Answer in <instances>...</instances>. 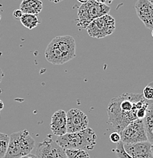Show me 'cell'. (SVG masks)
I'll list each match as a JSON object with an SVG mask.
<instances>
[{
    "mask_svg": "<svg viewBox=\"0 0 153 158\" xmlns=\"http://www.w3.org/2000/svg\"><path fill=\"white\" fill-rule=\"evenodd\" d=\"M50 130L54 135L58 137L66 134V113L64 110H60L53 114L50 122Z\"/></svg>",
    "mask_w": 153,
    "mask_h": 158,
    "instance_id": "7c38bea8",
    "label": "cell"
},
{
    "mask_svg": "<svg viewBox=\"0 0 153 158\" xmlns=\"http://www.w3.org/2000/svg\"><path fill=\"white\" fill-rule=\"evenodd\" d=\"M135 9L139 19L148 29L153 30V6L148 0H138Z\"/></svg>",
    "mask_w": 153,
    "mask_h": 158,
    "instance_id": "30bf717a",
    "label": "cell"
},
{
    "mask_svg": "<svg viewBox=\"0 0 153 158\" xmlns=\"http://www.w3.org/2000/svg\"><path fill=\"white\" fill-rule=\"evenodd\" d=\"M67 133H75L88 127L87 115L79 109H71L66 113Z\"/></svg>",
    "mask_w": 153,
    "mask_h": 158,
    "instance_id": "ba28073f",
    "label": "cell"
},
{
    "mask_svg": "<svg viewBox=\"0 0 153 158\" xmlns=\"http://www.w3.org/2000/svg\"><path fill=\"white\" fill-rule=\"evenodd\" d=\"M152 37H153V30L152 31Z\"/></svg>",
    "mask_w": 153,
    "mask_h": 158,
    "instance_id": "f546056e",
    "label": "cell"
},
{
    "mask_svg": "<svg viewBox=\"0 0 153 158\" xmlns=\"http://www.w3.org/2000/svg\"><path fill=\"white\" fill-rule=\"evenodd\" d=\"M1 93H2V89H0V94H1Z\"/></svg>",
    "mask_w": 153,
    "mask_h": 158,
    "instance_id": "4dcf8cb0",
    "label": "cell"
},
{
    "mask_svg": "<svg viewBox=\"0 0 153 158\" xmlns=\"http://www.w3.org/2000/svg\"><path fill=\"white\" fill-rule=\"evenodd\" d=\"M20 21L23 26L29 30L35 28L40 23V21L38 19L37 15L31 14H23L20 19Z\"/></svg>",
    "mask_w": 153,
    "mask_h": 158,
    "instance_id": "9a60e30c",
    "label": "cell"
},
{
    "mask_svg": "<svg viewBox=\"0 0 153 158\" xmlns=\"http://www.w3.org/2000/svg\"><path fill=\"white\" fill-rule=\"evenodd\" d=\"M65 153L68 158H90L89 154L85 150L67 149Z\"/></svg>",
    "mask_w": 153,
    "mask_h": 158,
    "instance_id": "2e32d148",
    "label": "cell"
},
{
    "mask_svg": "<svg viewBox=\"0 0 153 158\" xmlns=\"http://www.w3.org/2000/svg\"><path fill=\"white\" fill-rule=\"evenodd\" d=\"M111 8L107 5L98 2L95 0H89L82 4L78 10L77 26L86 29L88 26L96 19L108 15Z\"/></svg>",
    "mask_w": 153,
    "mask_h": 158,
    "instance_id": "277c9868",
    "label": "cell"
},
{
    "mask_svg": "<svg viewBox=\"0 0 153 158\" xmlns=\"http://www.w3.org/2000/svg\"><path fill=\"white\" fill-rule=\"evenodd\" d=\"M43 9V2L40 0H22L20 10L23 14H31L37 15Z\"/></svg>",
    "mask_w": 153,
    "mask_h": 158,
    "instance_id": "4fadbf2b",
    "label": "cell"
},
{
    "mask_svg": "<svg viewBox=\"0 0 153 158\" xmlns=\"http://www.w3.org/2000/svg\"><path fill=\"white\" fill-rule=\"evenodd\" d=\"M110 139H111V141L113 143H117V144L118 142L121 141V135H120V133L117 132V131L111 133V135H110Z\"/></svg>",
    "mask_w": 153,
    "mask_h": 158,
    "instance_id": "ffe728a7",
    "label": "cell"
},
{
    "mask_svg": "<svg viewBox=\"0 0 153 158\" xmlns=\"http://www.w3.org/2000/svg\"><path fill=\"white\" fill-rule=\"evenodd\" d=\"M50 42H52L62 52L67 62L73 59L76 56V44L75 39L71 36H58L53 39Z\"/></svg>",
    "mask_w": 153,
    "mask_h": 158,
    "instance_id": "9c48e42d",
    "label": "cell"
},
{
    "mask_svg": "<svg viewBox=\"0 0 153 158\" xmlns=\"http://www.w3.org/2000/svg\"><path fill=\"white\" fill-rule=\"evenodd\" d=\"M0 20H1V15H0Z\"/></svg>",
    "mask_w": 153,
    "mask_h": 158,
    "instance_id": "1f68e13d",
    "label": "cell"
},
{
    "mask_svg": "<svg viewBox=\"0 0 153 158\" xmlns=\"http://www.w3.org/2000/svg\"><path fill=\"white\" fill-rule=\"evenodd\" d=\"M4 76H5V75H4V73H3L2 70L0 69V82L2 81V79H3V78H4Z\"/></svg>",
    "mask_w": 153,
    "mask_h": 158,
    "instance_id": "cb8c5ba5",
    "label": "cell"
},
{
    "mask_svg": "<svg viewBox=\"0 0 153 158\" xmlns=\"http://www.w3.org/2000/svg\"><path fill=\"white\" fill-rule=\"evenodd\" d=\"M148 1H149V2H150V3H151V4H152V6H153V0H148Z\"/></svg>",
    "mask_w": 153,
    "mask_h": 158,
    "instance_id": "f1b7e54d",
    "label": "cell"
},
{
    "mask_svg": "<svg viewBox=\"0 0 153 158\" xmlns=\"http://www.w3.org/2000/svg\"><path fill=\"white\" fill-rule=\"evenodd\" d=\"M49 1H50V2H53V3H59V2H60L63 1V0H49Z\"/></svg>",
    "mask_w": 153,
    "mask_h": 158,
    "instance_id": "4316f807",
    "label": "cell"
},
{
    "mask_svg": "<svg viewBox=\"0 0 153 158\" xmlns=\"http://www.w3.org/2000/svg\"><path fill=\"white\" fill-rule=\"evenodd\" d=\"M20 158H37V157L36 154H28V155H25V156H24V157H21Z\"/></svg>",
    "mask_w": 153,
    "mask_h": 158,
    "instance_id": "603a6c76",
    "label": "cell"
},
{
    "mask_svg": "<svg viewBox=\"0 0 153 158\" xmlns=\"http://www.w3.org/2000/svg\"><path fill=\"white\" fill-rule=\"evenodd\" d=\"M151 151H152V154L153 157V144H152V146H151Z\"/></svg>",
    "mask_w": 153,
    "mask_h": 158,
    "instance_id": "83f0119b",
    "label": "cell"
},
{
    "mask_svg": "<svg viewBox=\"0 0 153 158\" xmlns=\"http://www.w3.org/2000/svg\"><path fill=\"white\" fill-rule=\"evenodd\" d=\"M77 1H78L79 2L81 3V4H85V3L88 2L89 1V0H77Z\"/></svg>",
    "mask_w": 153,
    "mask_h": 158,
    "instance_id": "484cf974",
    "label": "cell"
},
{
    "mask_svg": "<svg viewBox=\"0 0 153 158\" xmlns=\"http://www.w3.org/2000/svg\"><path fill=\"white\" fill-rule=\"evenodd\" d=\"M95 1L98 2L102 3V4H104L108 6V5H111L113 2V0H95Z\"/></svg>",
    "mask_w": 153,
    "mask_h": 158,
    "instance_id": "7402d4cb",
    "label": "cell"
},
{
    "mask_svg": "<svg viewBox=\"0 0 153 158\" xmlns=\"http://www.w3.org/2000/svg\"><path fill=\"white\" fill-rule=\"evenodd\" d=\"M9 142V136L5 133L0 132V158H4L7 152Z\"/></svg>",
    "mask_w": 153,
    "mask_h": 158,
    "instance_id": "e0dca14e",
    "label": "cell"
},
{
    "mask_svg": "<svg viewBox=\"0 0 153 158\" xmlns=\"http://www.w3.org/2000/svg\"><path fill=\"white\" fill-rule=\"evenodd\" d=\"M121 141L123 144H135L147 141L143 119H136L130 123L120 133Z\"/></svg>",
    "mask_w": 153,
    "mask_h": 158,
    "instance_id": "8992f818",
    "label": "cell"
},
{
    "mask_svg": "<svg viewBox=\"0 0 153 158\" xmlns=\"http://www.w3.org/2000/svg\"><path fill=\"white\" fill-rule=\"evenodd\" d=\"M35 141L28 130L12 133L9 136L7 152L4 158H20L28 155L34 148Z\"/></svg>",
    "mask_w": 153,
    "mask_h": 158,
    "instance_id": "3957f363",
    "label": "cell"
},
{
    "mask_svg": "<svg viewBox=\"0 0 153 158\" xmlns=\"http://www.w3.org/2000/svg\"><path fill=\"white\" fill-rule=\"evenodd\" d=\"M113 151L115 152L118 158H131L125 151L124 147H123V143L121 141L117 143V148L114 150H113Z\"/></svg>",
    "mask_w": 153,
    "mask_h": 158,
    "instance_id": "ac0fdd59",
    "label": "cell"
},
{
    "mask_svg": "<svg viewBox=\"0 0 153 158\" xmlns=\"http://www.w3.org/2000/svg\"><path fill=\"white\" fill-rule=\"evenodd\" d=\"M152 144L149 141L123 144L125 151L131 158H153L151 151Z\"/></svg>",
    "mask_w": 153,
    "mask_h": 158,
    "instance_id": "8fae6325",
    "label": "cell"
},
{
    "mask_svg": "<svg viewBox=\"0 0 153 158\" xmlns=\"http://www.w3.org/2000/svg\"><path fill=\"white\" fill-rule=\"evenodd\" d=\"M56 143L65 151L67 149H81L91 151L97 144V135L91 128L75 133H66L57 138Z\"/></svg>",
    "mask_w": 153,
    "mask_h": 158,
    "instance_id": "7a4b0ae2",
    "label": "cell"
},
{
    "mask_svg": "<svg viewBox=\"0 0 153 158\" xmlns=\"http://www.w3.org/2000/svg\"><path fill=\"white\" fill-rule=\"evenodd\" d=\"M143 123L148 141L153 144V102H151L147 109L146 116L143 118Z\"/></svg>",
    "mask_w": 153,
    "mask_h": 158,
    "instance_id": "5bb4252c",
    "label": "cell"
},
{
    "mask_svg": "<svg viewBox=\"0 0 153 158\" xmlns=\"http://www.w3.org/2000/svg\"><path fill=\"white\" fill-rule=\"evenodd\" d=\"M115 29V19L109 14L94 20L86 28L87 33L90 37L98 39L111 35Z\"/></svg>",
    "mask_w": 153,
    "mask_h": 158,
    "instance_id": "5b68a950",
    "label": "cell"
},
{
    "mask_svg": "<svg viewBox=\"0 0 153 158\" xmlns=\"http://www.w3.org/2000/svg\"><path fill=\"white\" fill-rule=\"evenodd\" d=\"M142 95L146 100L149 101L153 100V82L148 84L146 88L143 89Z\"/></svg>",
    "mask_w": 153,
    "mask_h": 158,
    "instance_id": "d6986e66",
    "label": "cell"
},
{
    "mask_svg": "<svg viewBox=\"0 0 153 158\" xmlns=\"http://www.w3.org/2000/svg\"><path fill=\"white\" fill-rule=\"evenodd\" d=\"M22 15H23V12L20 9H16L13 11V17H14L15 19L20 20Z\"/></svg>",
    "mask_w": 153,
    "mask_h": 158,
    "instance_id": "44dd1931",
    "label": "cell"
},
{
    "mask_svg": "<svg viewBox=\"0 0 153 158\" xmlns=\"http://www.w3.org/2000/svg\"><path fill=\"white\" fill-rule=\"evenodd\" d=\"M37 158H68L65 151L48 135L42 142L39 143L36 149Z\"/></svg>",
    "mask_w": 153,
    "mask_h": 158,
    "instance_id": "52a82bcc",
    "label": "cell"
},
{
    "mask_svg": "<svg viewBox=\"0 0 153 158\" xmlns=\"http://www.w3.org/2000/svg\"><path fill=\"white\" fill-rule=\"evenodd\" d=\"M3 108H4V103H3V102L0 100V111L2 110Z\"/></svg>",
    "mask_w": 153,
    "mask_h": 158,
    "instance_id": "d4e9b609",
    "label": "cell"
},
{
    "mask_svg": "<svg viewBox=\"0 0 153 158\" xmlns=\"http://www.w3.org/2000/svg\"><path fill=\"white\" fill-rule=\"evenodd\" d=\"M150 103L144 98L142 94L125 93L113 98L107 109L108 123L117 132L121 133L130 123L138 119V111L149 107Z\"/></svg>",
    "mask_w": 153,
    "mask_h": 158,
    "instance_id": "6da1fadb",
    "label": "cell"
}]
</instances>
